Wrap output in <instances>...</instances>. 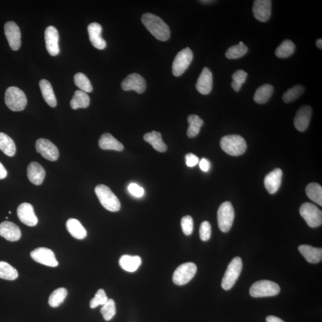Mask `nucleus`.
Here are the masks:
<instances>
[{
  "label": "nucleus",
  "mask_w": 322,
  "mask_h": 322,
  "mask_svg": "<svg viewBox=\"0 0 322 322\" xmlns=\"http://www.w3.org/2000/svg\"><path fill=\"white\" fill-rule=\"evenodd\" d=\"M199 167L200 170L204 172H208L210 170L211 164L210 161L206 158H202L199 161Z\"/></svg>",
  "instance_id": "09e8293b"
},
{
  "label": "nucleus",
  "mask_w": 322,
  "mask_h": 322,
  "mask_svg": "<svg viewBox=\"0 0 322 322\" xmlns=\"http://www.w3.org/2000/svg\"><path fill=\"white\" fill-rule=\"evenodd\" d=\"M200 238L202 241H208L211 236V226L209 221H203L199 229Z\"/></svg>",
  "instance_id": "c03bdc74"
},
{
  "label": "nucleus",
  "mask_w": 322,
  "mask_h": 322,
  "mask_svg": "<svg viewBox=\"0 0 322 322\" xmlns=\"http://www.w3.org/2000/svg\"><path fill=\"white\" fill-rule=\"evenodd\" d=\"M90 99L87 93L81 90L75 91L73 99L70 102V105L74 110L79 108H87L89 105Z\"/></svg>",
  "instance_id": "c756f323"
},
{
  "label": "nucleus",
  "mask_w": 322,
  "mask_h": 322,
  "mask_svg": "<svg viewBox=\"0 0 322 322\" xmlns=\"http://www.w3.org/2000/svg\"><path fill=\"white\" fill-rule=\"evenodd\" d=\"M234 218L235 211L232 203L229 202L222 203L217 212L218 224L220 231L224 233L230 231Z\"/></svg>",
  "instance_id": "0eeeda50"
},
{
  "label": "nucleus",
  "mask_w": 322,
  "mask_h": 322,
  "mask_svg": "<svg viewBox=\"0 0 322 322\" xmlns=\"http://www.w3.org/2000/svg\"><path fill=\"white\" fill-rule=\"evenodd\" d=\"M39 84L45 102L50 106L55 107L57 106V100L51 84L48 80H41Z\"/></svg>",
  "instance_id": "cd10ccee"
},
{
  "label": "nucleus",
  "mask_w": 322,
  "mask_h": 322,
  "mask_svg": "<svg viewBox=\"0 0 322 322\" xmlns=\"http://www.w3.org/2000/svg\"><path fill=\"white\" fill-rule=\"evenodd\" d=\"M18 278L15 268L5 261H0V278L7 281H14Z\"/></svg>",
  "instance_id": "c9c22d12"
},
{
  "label": "nucleus",
  "mask_w": 322,
  "mask_h": 322,
  "mask_svg": "<svg viewBox=\"0 0 322 322\" xmlns=\"http://www.w3.org/2000/svg\"><path fill=\"white\" fill-rule=\"evenodd\" d=\"M102 27L98 23L94 22L89 24L88 27L89 41L93 47L99 50L106 48V42L102 37Z\"/></svg>",
  "instance_id": "aec40b11"
},
{
  "label": "nucleus",
  "mask_w": 322,
  "mask_h": 322,
  "mask_svg": "<svg viewBox=\"0 0 322 322\" xmlns=\"http://www.w3.org/2000/svg\"><path fill=\"white\" fill-rule=\"evenodd\" d=\"M243 264L241 258L236 257L228 264L221 282V286L225 291L234 286L242 270Z\"/></svg>",
  "instance_id": "423d86ee"
},
{
  "label": "nucleus",
  "mask_w": 322,
  "mask_h": 322,
  "mask_svg": "<svg viewBox=\"0 0 322 322\" xmlns=\"http://www.w3.org/2000/svg\"><path fill=\"white\" fill-rule=\"evenodd\" d=\"M74 82L80 90L86 93H91L93 91V88L90 81L83 73H79L75 74Z\"/></svg>",
  "instance_id": "58836bf2"
},
{
  "label": "nucleus",
  "mask_w": 322,
  "mask_h": 322,
  "mask_svg": "<svg viewBox=\"0 0 322 322\" xmlns=\"http://www.w3.org/2000/svg\"><path fill=\"white\" fill-rule=\"evenodd\" d=\"M274 88L270 84H266L258 88L254 96V100L259 104L266 103L273 95Z\"/></svg>",
  "instance_id": "7c9ffc66"
},
{
  "label": "nucleus",
  "mask_w": 322,
  "mask_h": 322,
  "mask_svg": "<svg viewBox=\"0 0 322 322\" xmlns=\"http://www.w3.org/2000/svg\"><path fill=\"white\" fill-rule=\"evenodd\" d=\"M128 190L131 195L137 197V198H141L144 195V189L137 184L131 183L128 186Z\"/></svg>",
  "instance_id": "a18cd8bd"
},
{
  "label": "nucleus",
  "mask_w": 322,
  "mask_h": 322,
  "mask_svg": "<svg viewBox=\"0 0 322 322\" xmlns=\"http://www.w3.org/2000/svg\"><path fill=\"white\" fill-rule=\"evenodd\" d=\"M66 228L70 234L75 239H84L87 235V232L85 228L77 219L70 218L66 222Z\"/></svg>",
  "instance_id": "bb28decb"
},
{
  "label": "nucleus",
  "mask_w": 322,
  "mask_h": 322,
  "mask_svg": "<svg viewBox=\"0 0 322 322\" xmlns=\"http://www.w3.org/2000/svg\"><path fill=\"white\" fill-rule=\"evenodd\" d=\"M119 264L124 270L134 272L141 266L142 259L139 256L124 255L120 258Z\"/></svg>",
  "instance_id": "c85d7f7f"
},
{
  "label": "nucleus",
  "mask_w": 322,
  "mask_h": 322,
  "mask_svg": "<svg viewBox=\"0 0 322 322\" xmlns=\"http://www.w3.org/2000/svg\"><path fill=\"white\" fill-rule=\"evenodd\" d=\"M197 266L192 262L186 263L178 266L175 270L173 281L175 285H184L192 280L196 273Z\"/></svg>",
  "instance_id": "9d476101"
},
{
  "label": "nucleus",
  "mask_w": 322,
  "mask_h": 322,
  "mask_svg": "<svg viewBox=\"0 0 322 322\" xmlns=\"http://www.w3.org/2000/svg\"><path fill=\"white\" fill-rule=\"evenodd\" d=\"M280 291V286L277 283L263 280L254 283L250 288L249 293L254 298H260L277 295Z\"/></svg>",
  "instance_id": "39448f33"
},
{
  "label": "nucleus",
  "mask_w": 322,
  "mask_h": 322,
  "mask_svg": "<svg viewBox=\"0 0 322 322\" xmlns=\"http://www.w3.org/2000/svg\"><path fill=\"white\" fill-rule=\"evenodd\" d=\"M142 21L147 30L158 40L166 41L170 38V28L159 17L147 13L143 14Z\"/></svg>",
  "instance_id": "f257e3e1"
},
{
  "label": "nucleus",
  "mask_w": 322,
  "mask_h": 322,
  "mask_svg": "<svg viewBox=\"0 0 322 322\" xmlns=\"http://www.w3.org/2000/svg\"><path fill=\"white\" fill-rule=\"evenodd\" d=\"M97 196L105 209L111 212H117L121 209V203L117 196L106 185H99L95 188Z\"/></svg>",
  "instance_id": "7ed1b4c3"
},
{
  "label": "nucleus",
  "mask_w": 322,
  "mask_h": 322,
  "mask_svg": "<svg viewBox=\"0 0 322 322\" xmlns=\"http://www.w3.org/2000/svg\"><path fill=\"white\" fill-rule=\"evenodd\" d=\"M100 312L106 321L112 319L117 312L116 304L113 300L108 299L107 302L102 306Z\"/></svg>",
  "instance_id": "a19ab883"
},
{
  "label": "nucleus",
  "mask_w": 322,
  "mask_h": 322,
  "mask_svg": "<svg viewBox=\"0 0 322 322\" xmlns=\"http://www.w3.org/2000/svg\"><path fill=\"white\" fill-rule=\"evenodd\" d=\"M121 87L124 91L134 90L139 94H142L146 90V82L141 75L131 74L122 82Z\"/></svg>",
  "instance_id": "ddd939ff"
},
{
  "label": "nucleus",
  "mask_w": 322,
  "mask_h": 322,
  "mask_svg": "<svg viewBox=\"0 0 322 322\" xmlns=\"http://www.w3.org/2000/svg\"><path fill=\"white\" fill-rule=\"evenodd\" d=\"M220 146L223 151L235 156L243 155L247 149L245 139L236 134L224 136L221 140Z\"/></svg>",
  "instance_id": "f03ea898"
},
{
  "label": "nucleus",
  "mask_w": 322,
  "mask_h": 322,
  "mask_svg": "<svg viewBox=\"0 0 322 322\" xmlns=\"http://www.w3.org/2000/svg\"><path fill=\"white\" fill-rule=\"evenodd\" d=\"M193 54L191 49L187 48L181 50L175 56L172 71L175 77H180L188 70L192 62Z\"/></svg>",
  "instance_id": "1a4fd4ad"
},
{
  "label": "nucleus",
  "mask_w": 322,
  "mask_h": 322,
  "mask_svg": "<svg viewBox=\"0 0 322 322\" xmlns=\"http://www.w3.org/2000/svg\"><path fill=\"white\" fill-rule=\"evenodd\" d=\"M182 231L186 235L190 236L193 231V220L191 216H186L182 218L181 221Z\"/></svg>",
  "instance_id": "37998d69"
},
{
  "label": "nucleus",
  "mask_w": 322,
  "mask_h": 322,
  "mask_svg": "<svg viewBox=\"0 0 322 322\" xmlns=\"http://www.w3.org/2000/svg\"><path fill=\"white\" fill-rule=\"evenodd\" d=\"M29 180L35 185H41L45 177V171L40 164L32 162L29 165L27 169Z\"/></svg>",
  "instance_id": "5701e85b"
},
{
  "label": "nucleus",
  "mask_w": 322,
  "mask_h": 322,
  "mask_svg": "<svg viewBox=\"0 0 322 322\" xmlns=\"http://www.w3.org/2000/svg\"><path fill=\"white\" fill-rule=\"evenodd\" d=\"M5 102L10 110L19 112L23 110L27 105V96L20 88L10 87L6 89Z\"/></svg>",
  "instance_id": "20e7f679"
},
{
  "label": "nucleus",
  "mask_w": 322,
  "mask_h": 322,
  "mask_svg": "<svg viewBox=\"0 0 322 322\" xmlns=\"http://www.w3.org/2000/svg\"><path fill=\"white\" fill-rule=\"evenodd\" d=\"M283 173L280 168H277L268 174L264 179V186L270 194H274L280 188Z\"/></svg>",
  "instance_id": "412c9836"
},
{
  "label": "nucleus",
  "mask_w": 322,
  "mask_h": 322,
  "mask_svg": "<svg viewBox=\"0 0 322 322\" xmlns=\"http://www.w3.org/2000/svg\"><path fill=\"white\" fill-rule=\"evenodd\" d=\"M188 121L189 125L187 132L188 136L189 138H194L199 133L200 128L203 125L204 122L196 114L189 116Z\"/></svg>",
  "instance_id": "473e14b6"
},
{
  "label": "nucleus",
  "mask_w": 322,
  "mask_h": 322,
  "mask_svg": "<svg viewBox=\"0 0 322 322\" xmlns=\"http://www.w3.org/2000/svg\"><path fill=\"white\" fill-rule=\"evenodd\" d=\"M300 213L310 227L316 228L321 225V211L314 204L309 202L303 203L300 207Z\"/></svg>",
  "instance_id": "6e6552de"
},
{
  "label": "nucleus",
  "mask_w": 322,
  "mask_h": 322,
  "mask_svg": "<svg viewBox=\"0 0 322 322\" xmlns=\"http://www.w3.org/2000/svg\"><path fill=\"white\" fill-rule=\"evenodd\" d=\"M5 33L10 48L14 51L19 50L21 45L20 30L13 21H7L5 25Z\"/></svg>",
  "instance_id": "4468645a"
},
{
  "label": "nucleus",
  "mask_w": 322,
  "mask_h": 322,
  "mask_svg": "<svg viewBox=\"0 0 322 322\" xmlns=\"http://www.w3.org/2000/svg\"><path fill=\"white\" fill-rule=\"evenodd\" d=\"M304 92V87L302 85H296L288 89L283 96V100L286 103H291L300 98Z\"/></svg>",
  "instance_id": "ea45409f"
},
{
  "label": "nucleus",
  "mask_w": 322,
  "mask_h": 322,
  "mask_svg": "<svg viewBox=\"0 0 322 322\" xmlns=\"http://www.w3.org/2000/svg\"><path fill=\"white\" fill-rule=\"evenodd\" d=\"M248 52V49L247 46L241 41L239 44L233 45L229 48L225 53V56L228 59H239L245 56Z\"/></svg>",
  "instance_id": "e433bc0d"
},
{
  "label": "nucleus",
  "mask_w": 322,
  "mask_h": 322,
  "mask_svg": "<svg viewBox=\"0 0 322 322\" xmlns=\"http://www.w3.org/2000/svg\"><path fill=\"white\" fill-rule=\"evenodd\" d=\"M295 45L292 41L286 39L275 50V56L279 58L285 59L293 55L295 52Z\"/></svg>",
  "instance_id": "f704fd0d"
},
{
  "label": "nucleus",
  "mask_w": 322,
  "mask_h": 322,
  "mask_svg": "<svg viewBox=\"0 0 322 322\" xmlns=\"http://www.w3.org/2000/svg\"><path fill=\"white\" fill-rule=\"evenodd\" d=\"M267 322H285L281 318L274 316H268L266 318Z\"/></svg>",
  "instance_id": "3c124183"
},
{
  "label": "nucleus",
  "mask_w": 322,
  "mask_h": 322,
  "mask_svg": "<svg viewBox=\"0 0 322 322\" xmlns=\"http://www.w3.org/2000/svg\"><path fill=\"white\" fill-rule=\"evenodd\" d=\"M252 12L256 19L265 22L270 19L271 14L270 0H256L254 2Z\"/></svg>",
  "instance_id": "f3484780"
},
{
  "label": "nucleus",
  "mask_w": 322,
  "mask_h": 322,
  "mask_svg": "<svg viewBox=\"0 0 322 322\" xmlns=\"http://www.w3.org/2000/svg\"><path fill=\"white\" fill-rule=\"evenodd\" d=\"M144 140L153 146L156 151L164 152L167 150V146L163 141L162 135L160 132L153 131L145 134Z\"/></svg>",
  "instance_id": "a878e982"
},
{
  "label": "nucleus",
  "mask_w": 322,
  "mask_h": 322,
  "mask_svg": "<svg viewBox=\"0 0 322 322\" xmlns=\"http://www.w3.org/2000/svg\"><path fill=\"white\" fill-rule=\"evenodd\" d=\"M248 74L243 70H238L232 75L233 81L239 82V83L243 84L246 81Z\"/></svg>",
  "instance_id": "49530a36"
},
{
  "label": "nucleus",
  "mask_w": 322,
  "mask_h": 322,
  "mask_svg": "<svg viewBox=\"0 0 322 322\" xmlns=\"http://www.w3.org/2000/svg\"><path fill=\"white\" fill-rule=\"evenodd\" d=\"M32 259L36 262L45 266L55 267L58 266V261L56 259L55 253L49 248L41 247L32 250L30 254Z\"/></svg>",
  "instance_id": "9b49d317"
},
{
  "label": "nucleus",
  "mask_w": 322,
  "mask_h": 322,
  "mask_svg": "<svg viewBox=\"0 0 322 322\" xmlns=\"http://www.w3.org/2000/svg\"><path fill=\"white\" fill-rule=\"evenodd\" d=\"M7 175V171L6 168L3 166V165L0 163V180L5 178Z\"/></svg>",
  "instance_id": "8fccbe9b"
},
{
  "label": "nucleus",
  "mask_w": 322,
  "mask_h": 322,
  "mask_svg": "<svg viewBox=\"0 0 322 322\" xmlns=\"http://www.w3.org/2000/svg\"><path fill=\"white\" fill-rule=\"evenodd\" d=\"M200 2L202 3H211V2H213V1H200Z\"/></svg>",
  "instance_id": "5fc2aeb1"
},
{
  "label": "nucleus",
  "mask_w": 322,
  "mask_h": 322,
  "mask_svg": "<svg viewBox=\"0 0 322 322\" xmlns=\"http://www.w3.org/2000/svg\"><path fill=\"white\" fill-rule=\"evenodd\" d=\"M37 152L46 159L55 161L59 158V152L57 147L48 139H39L35 143Z\"/></svg>",
  "instance_id": "f8f14e48"
},
{
  "label": "nucleus",
  "mask_w": 322,
  "mask_h": 322,
  "mask_svg": "<svg viewBox=\"0 0 322 322\" xmlns=\"http://www.w3.org/2000/svg\"><path fill=\"white\" fill-rule=\"evenodd\" d=\"M21 235L19 227L12 222L4 221L0 224V236L7 241L10 242L19 241Z\"/></svg>",
  "instance_id": "4be33fe9"
},
{
  "label": "nucleus",
  "mask_w": 322,
  "mask_h": 322,
  "mask_svg": "<svg viewBox=\"0 0 322 322\" xmlns=\"http://www.w3.org/2000/svg\"><path fill=\"white\" fill-rule=\"evenodd\" d=\"M58 31L53 26H49L45 31L46 48L50 55L55 56L60 52Z\"/></svg>",
  "instance_id": "dca6fc26"
},
{
  "label": "nucleus",
  "mask_w": 322,
  "mask_h": 322,
  "mask_svg": "<svg viewBox=\"0 0 322 322\" xmlns=\"http://www.w3.org/2000/svg\"><path fill=\"white\" fill-rule=\"evenodd\" d=\"M312 109L309 106H303L300 107L294 118V126L297 130L305 131L309 126Z\"/></svg>",
  "instance_id": "a211bd4d"
},
{
  "label": "nucleus",
  "mask_w": 322,
  "mask_h": 322,
  "mask_svg": "<svg viewBox=\"0 0 322 322\" xmlns=\"http://www.w3.org/2000/svg\"><path fill=\"white\" fill-rule=\"evenodd\" d=\"M307 195L313 202L322 206V188L316 182H311L307 185L306 189Z\"/></svg>",
  "instance_id": "72a5a7b5"
},
{
  "label": "nucleus",
  "mask_w": 322,
  "mask_h": 322,
  "mask_svg": "<svg viewBox=\"0 0 322 322\" xmlns=\"http://www.w3.org/2000/svg\"><path fill=\"white\" fill-rule=\"evenodd\" d=\"M0 150L8 156L15 155L16 148L12 139L3 132H0Z\"/></svg>",
  "instance_id": "2f4dec72"
},
{
  "label": "nucleus",
  "mask_w": 322,
  "mask_h": 322,
  "mask_svg": "<svg viewBox=\"0 0 322 322\" xmlns=\"http://www.w3.org/2000/svg\"><path fill=\"white\" fill-rule=\"evenodd\" d=\"M316 45L318 49H322V39L321 38L318 39L316 41Z\"/></svg>",
  "instance_id": "864d4df0"
},
{
  "label": "nucleus",
  "mask_w": 322,
  "mask_h": 322,
  "mask_svg": "<svg viewBox=\"0 0 322 322\" xmlns=\"http://www.w3.org/2000/svg\"><path fill=\"white\" fill-rule=\"evenodd\" d=\"M17 216L20 221L28 226L33 227L38 223V218L31 204L25 202L21 203L17 210Z\"/></svg>",
  "instance_id": "2eb2a0df"
},
{
  "label": "nucleus",
  "mask_w": 322,
  "mask_h": 322,
  "mask_svg": "<svg viewBox=\"0 0 322 322\" xmlns=\"http://www.w3.org/2000/svg\"><path fill=\"white\" fill-rule=\"evenodd\" d=\"M299 251L310 263H319L322 259V249L310 245H303L298 247Z\"/></svg>",
  "instance_id": "b1692460"
},
{
  "label": "nucleus",
  "mask_w": 322,
  "mask_h": 322,
  "mask_svg": "<svg viewBox=\"0 0 322 322\" xmlns=\"http://www.w3.org/2000/svg\"><path fill=\"white\" fill-rule=\"evenodd\" d=\"M242 84L239 83V82L234 81L232 82V87L236 92H238L241 89Z\"/></svg>",
  "instance_id": "603ef678"
},
{
  "label": "nucleus",
  "mask_w": 322,
  "mask_h": 322,
  "mask_svg": "<svg viewBox=\"0 0 322 322\" xmlns=\"http://www.w3.org/2000/svg\"><path fill=\"white\" fill-rule=\"evenodd\" d=\"M213 85V74L208 67H204L196 82V88L200 94L209 95L212 90Z\"/></svg>",
  "instance_id": "6ab92c4d"
},
{
  "label": "nucleus",
  "mask_w": 322,
  "mask_h": 322,
  "mask_svg": "<svg viewBox=\"0 0 322 322\" xmlns=\"http://www.w3.org/2000/svg\"><path fill=\"white\" fill-rule=\"evenodd\" d=\"M67 295V289L64 288H60L55 290L49 297V305L52 307L60 306L64 302Z\"/></svg>",
  "instance_id": "4c0bfd02"
},
{
  "label": "nucleus",
  "mask_w": 322,
  "mask_h": 322,
  "mask_svg": "<svg viewBox=\"0 0 322 322\" xmlns=\"http://www.w3.org/2000/svg\"><path fill=\"white\" fill-rule=\"evenodd\" d=\"M107 300H108V298H107L105 291L103 289H100L96 292L94 298L90 301L89 306L91 309H95L99 306H103Z\"/></svg>",
  "instance_id": "79ce46f5"
},
{
  "label": "nucleus",
  "mask_w": 322,
  "mask_h": 322,
  "mask_svg": "<svg viewBox=\"0 0 322 322\" xmlns=\"http://www.w3.org/2000/svg\"><path fill=\"white\" fill-rule=\"evenodd\" d=\"M186 163L189 167L196 166L199 162V157L193 153H188L186 155Z\"/></svg>",
  "instance_id": "de8ad7c7"
},
{
  "label": "nucleus",
  "mask_w": 322,
  "mask_h": 322,
  "mask_svg": "<svg viewBox=\"0 0 322 322\" xmlns=\"http://www.w3.org/2000/svg\"><path fill=\"white\" fill-rule=\"evenodd\" d=\"M9 213L11 214V213H12V212H11V211H9Z\"/></svg>",
  "instance_id": "6e6d98bb"
},
{
  "label": "nucleus",
  "mask_w": 322,
  "mask_h": 322,
  "mask_svg": "<svg viewBox=\"0 0 322 322\" xmlns=\"http://www.w3.org/2000/svg\"><path fill=\"white\" fill-rule=\"evenodd\" d=\"M99 145L100 148L103 150H116V151H122L124 148L123 145L109 133L103 134L100 137Z\"/></svg>",
  "instance_id": "393cba45"
}]
</instances>
